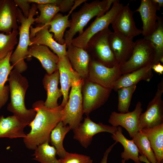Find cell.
I'll list each match as a JSON object with an SVG mask.
<instances>
[{
  "instance_id": "6da1fadb",
  "label": "cell",
  "mask_w": 163,
  "mask_h": 163,
  "mask_svg": "<svg viewBox=\"0 0 163 163\" xmlns=\"http://www.w3.org/2000/svg\"><path fill=\"white\" fill-rule=\"evenodd\" d=\"M32 107L36 114L28 125L31 130L23 138V141L27 149L34 150L40 145L50 142L51 132L62 120L64 107L60 105L54 108H47L43 101L39 100L33 104Z\"/></svg>"
},
{
  "instance_id": "7a4b0ae2",
  "label": "cell",
  "mask_w": 163,
  "mask_h": 163,
  "mask_svg": "<svg viewBox=\"0 0 163 163\" xmlns=\"http://www.w3.org/2000/svg\"><path fill=\"white\" fill-rule=\"evenodd\" d=\"M8 80L9 83L10 102L8 104L7 110L28 125L34 118L36 112L33 108L27 109L25 104V96L29 86L28 80L14 69L10 72Z\"/></svg>"
},
{
  "instance_id": "3957f363",
  "label": "cell",
  "mask_w": 163,
  "mask_h": 163,
  "mask_svg": "<svg viewBox=\"0 0 163 163\" xmlns=\"http://www.w3.org/2000/svg\"><path fill=\"white\" fill-rule=\"evenodd\" d=\"M117 0H95L85 2L77 11L72 13L70 20L71 26L64 34L67 47L71 44L74 36L78 33L79 35L84 31L83 29L88 22L95 17H99L105 14Z\"/></svg>"
},
{
  "instance_id": "277c9868",
  "label": "cell",
  "mask_w": 163,
  "mask_h": 163,
  "mask_svg": "<svg viewBox=\"0 0 163 163\" xmlns=\"http://www.w3.org/2000/svg\"><path fill=\"white\" fill-rule=\"evenodd\" d=\"M32 4L29 15L27 18L24 17L21 10L18 8V21L21 23L18 28L19 39L15 50L10 56V61L14 69L21 73L26 71L27 68L24 59L28 57V48L31 43L30 29L35 22L34 16L38 13L37 4Z\"/></svg>"
},
{
  "instance_id": "5b68a950",
  "label": "cell",
  "mask_w": 163,
  "mask_h": 163,
  "mask_svg": "<svg viewBox=\"0 0 163 163\" xmlns=\"http://www.w3.org/2000/svg\"><path fill=\"white\" fill-rule=\"evenodd\" d=\"M154 56V48L151 42L144 38L137 40L135 42L129 58L120 65L122 75L150 65H153Z\"/></svg>"
},
{
  "instance_id": "8992f818",
  "label": "cell",
  "mask_w": 163,
  "mask_h": 163,
  "mask_svg": "<svg viewBox=\"0 0 163 163\" xmlns=\"http://www.w3.org/2000/svg\"><path fill=\"white\" fill-rule=\"evenodd\" d=\"M84 81L82 79L72 86L68 101L63 110L62 121L65 125H68L71 130L77 127L83 119L82 88Z\"/></svg>"
},
{
  "instance_id": "52a82bcc",
  "label": "cell",
  "mask_w": 163,
  "mask_h": 163,
  "mask_svg": "<svg viewBox=\"0 0 163 163\" xmlns=\"http://www.w3.org/2000/svg\"><path fill=\"white\" fill-rule=\"evenodd\" d=\"M123 6L119 0H117L105 14L96 17L82 34L74 38L71 44L86 50L88 43L91 38L99 32L108 28L109 25Z\"/></svg>"
},
{
  "instance_id": "ba28073f",
  "label": "cell",
  "mask_w": 163,
  "mask_h": 163,
  "mask_svg": "<svg viewBox=\"0 0 163 163\" xmlns=\"http://www.w3.org/2000/svg\"><path fill=\"white\" fill-rule=\"evenodd\" d=\"M112 90L86 79L82 88L84 113L88 116L103 105L108 99Z\"/></svg>"
},
{
  "instance_id": "9c48e42d",
  "label": "cell",
  "mask_w": 163,
  "mask_h": 163,
  "mask_svg": "<svg viewBox=\"0 0 163 163\" xmlns=\"http://www.w3.org/2000/svg\"><path fill=\"white\" fill-rule=\"evenodd\" d=\"M111 32L108 28L96 34L90 40L86 49H89L93 52L97 59L95 60L109 67L119 65L109 44V37Z\"/></svg>"
},
{
  "instance_id": "30bf717a",
  "label": "cell",
  "mask_w": 163,
  "mask_h": 163,
  "mask_svg": "<svg viewBox=\"0 0 163 163\" xmlns=\"http://www.w3.org/2000/svg\"><path fill=\"white\" fill-rule=\"evenodd\" d=\"M163 79L158 84L153 98L149 102L145 112L139 117V129L152 128L163 124Z\"/></svg>"
},
{
  "instance_id": "8fae6325",
  "label": "cell",
  "mask_w": 163,
  "mask_h": 163,
  "mask_svg": "<svg viewBox=\"0 0 163 163\" xmlns=\"http://www.w3.org/2000/svg\"><path fill=\"white\" fill-rule=\"evenodd\" d=\"M120 65L107 67L95 60L90 61L88 80L112 90L115 81L122 75Z\"/></svg>"
},
{
  "instance_id": "7c38bea8",
  "label": "cell",
  "mask_w": 163,
  "mask_h": 163,
  "mask_svg": "<svg viewBox=\"0 0 163 163\" xmlns=\"http://www.w3.org/2000/svg\"><path fill=\"white\" fill-rule=\"evenodd\" d=\"M73 138L78 140L84 148H87L90 144L93 136L95 134L103 132L115 133L117 127L103 124L101 123H96L91 120L87 116L82 123L73 130Z\"/></svg>"
},
{
  "instance_id": "4fadbf2b",
  "label": "cell",
  "mask_w": 163,
  "mask_h": 163,
  "mask_svg": "<svg viewBox=\"0 0 163 163\" xmlns=\"http://www.w3.org/2000/svg\"><path fill=\"white\" fill-rule=\"evenodd\" d=\"M49 25L40 24L36 27L31 26L30 29V38L31 43L33 44L46 46L51 50L59 58L66 56V44L61 45L53 38V34L49 32Z\"/></svg>"
},
{
  "instance_id": "5bb4252c",
  "label": "cell",
  "mask_w": 163,
  "mask_h": 163,
  "mask_svg": "<svg viewBox=\"0 0 163 163\" xmlns=\"http://www.w3.org/2000/svg\"><path fill=\"white\" fill-rule=\"evenodd\" d=\"M133 12L129 4L123 6L111 23L114 32L133 39L142 34V30L136 27L133 18Z\"/></svg>"
},
{
  "instance_id": "9a60e30c",
  "label": "cell",
  "mask_w": 163,
  "mask_h": 163,
  "mask_svg": "<svg viewBox=\"0 0 163 163\" xmlns=\"http://www.w3.org/2000/svg\"><path fill=\"white\" fill-rule=\"evenodd\" d=\"M141 102L138 101L131 112L118 113L113 111L110 115L108 122L113 126H120L125 128L132 138L139 131V117L143 110Z\"/></svg>"
},
{
  "instance_id": "2e32d148",
  "label": "cell",
  "mask_w": 163,
  "mask_h": 163,
  "mask_svg": "<svg viewBox=\"0 0 163 163\" xmlns=\"http://www.w3.org/2000/svg\"><path fill=\"white\" fill-rule=\"evenodd\" d=\"M57 67L59 74L61 89L63 96L60 105L64 107L68 99L70 88L82 78L73 69L67 56L59 58Z\"/></svg>"
},
{
  "instance_id": "e0dca14e",
  "label": "cell",
  "mask_w": 163,
  "mask_h": 163,
  "mask_svg": "<svg viewBox=\"0 0 163 163\" xmlns=\"http://www.w3.org/2000/svg\"><path fill=\"white\" fill-rule=\"evenodd\" d=\"M158 9L151 0H142L139 7L134 12L139 13L142 23V34L144 37L151 35L158 25L159 17L156 14Z\"/></svg>"
},
{
  "instance_id": "ac0fdd59",
  "label": "cell",
  "mask_w": 163,
  "mask_h": 163,
  "mask_svg": "<svg viewBox=\"0 0 163 163\" xmlns=\"http://www.w3.org/2000/svg\"><path fill=\"white\" fill-rule=\"evenodd\" d=\"M133 39L112 31L109 37L110 48L117 63L121 65L130 56L135 44Z\"/></svg>"
},
{
  "instance_id": "d6986e66",
  "label": "cell",
  "mask_w": 163,
  "mask_h": 163,
  "mask_svg": "<svg viewBox=\"0 0 163 163\" xmlns=\"http://www.w3.org/2000/svg\"><path fill=\"white\" fill-rule=\"evenodd\" d=\"M18 10L13 0H0V31L6 34L18 30Z\"/></svg>"
},
{
  "instance_id": "ffe728a7",
  "label": "cell",
  "mask_w": 163,
  "mask_h": 163,
  "mask_svg": "<svg viewBox=\"0 0 163 163\" xmlns=\"http://www.w3.org/2000/svg\"><path fill=\"white\" fill-rule=\"evenodd\" d=\"M28 57L33 56L41 62L47 74H51L58 69L59 58L47 46L41 45L33 44L28 48Z\"/></svg>"
},
{
  "instance_id": "44dd1931",
  "label": "cell",
  "mask_w": 163,
  "mask_h": 163,
  "mask_svg": "<svg viewBox=\"0 0 163 163\" xmlns=\"http://www.w3.org/2000/svg\"><path fill=\"white\" fill-rule=\"evenodd\" d=\"M67 48L66 56L72 68L82 78L87 79L90 61L88 52L82 48L72 44L67 47Z\"/></svg>"
},
{
  "instance_id": "7402d4cb",
  "label": "cell",
  "mask_w": 163,
  "mask_h": 163,
  "mask_svg": "<svg viewBox=\"0 0 163 163\" xmlns=\"http://www.w3.org/2000/svg\"><path fill=\"white\" fill-rule=\"evenodd\" d=\"M27 125L13 115L5 117L3 115L1 116L0 138H24L26 136L24 129Z\"/></svg>"
},
{
  "instance_id": "603a6c76",
  "label": "cell",
  "mask_w": 163,
  "mask_h": 163,
  "mask_svg": "<svg viewBox=\"0 0 163 163\" xmlns=\"http://www.w3.org/2000/svg\"><path fill=\"white\" fill-rule=\"evenodd\" d=\"M59 74L58 69L51 74H46L43 79V84L47 92V98L44 105L47 107L53 108L59 106L58 99L62 93L58 87Z\"/></svg>"
},
{
  "instance_id": "cb8c5ba5",
  "label": "cell",
  "mask_w": 163,
  "mask_h": 163,
  "mask_svg": "<svg viewBox=\"0 0 163 163\" xmlns=\"http://www.w3.org/2000/svg\"><path fill=\"white\" fill-rule=\"evenodd\" d=\"M150 65L129 73L122 75L115 82L112 89L115 91L123 88L136 85L142 80L149 82L153 76L152 67Z\"/></svg>"
},
{
  "instance_id": "d4e9b609",
  "label": "cell",
  "mask_w": 163,
  "mask_h": 163,
  "mask_svg": "<svg viewBox=\"0 0 163 163\" xmlns=\"http://www.w3.org/2000/svg\"><path fill=\"white\" fill-rule=\"evenodd\" d=\"M147 136L153 152L157 161L163 163V124L141 130Z\"/></svg>"
},
{
  "instance_id": "484cf974",
  "label": "cell",
  "mask_w": 163,
  "mask_h": 163,
  "mask_svg": "<svg viewBox=\"0 0 163 163\" xmlns=\"http://www.w3.org/2000/svg\"><path fill=\"white\" fill-rule=\"evenodd\" d=\"M111 137L115 141L120 143L124 148V151L121 154L123 159L127 161L130 159L135 163H141L139 158V150L136 145L132 140L127 139L123 134L122 127L118 126L115 133Z\"/></svg>"
},
{
  "instance_id": "4316f807",
  "label": "cell",
  "mask_w": 163,
  "mask_h": 163,
  "mask_svg": "<svg viewBox=\"0 0 163 163\" xmlns=\"http://www.w3.org/2000/svg\"><path fill=\"white\" fill-rule=\"evenodd\" d=\"M12 52H10L5 58L0 60V110L7 102L10 93L9 85L5 84L14 68L10 61Z\"/></svg>"
},
{
  "instance_id": "83f0119b",
  "label": "cell",
  "mask_w": 163,
  "mask_h": 163,
  "mask_svg": "<svg viewBox=\"0 0 163 163\" xmlns=\"http://www.w3.org/2000/svg\"><path fill=\"white\" fill-rule=\"evenodd\" d=\"M72 11L70 10L67 15H64L57 13L48 24L50 26L49 32L53 34V38L60 44L65 43L64 38L65 32L67 28L70 27V21L69 18Z\"/></svg>"
},
{
  "instance_id": "f1b7e54d",
  "label": "cell",
  "mask_w": 163,
  "mask_h": 163,
  "mask_svg": "<svg viewBox=\"0 0 163 163\" xmlns=\"http://www.w3.org/2000/svg\"><path fill=\"white\" fill-rule=\"evenodd\" d=\"M70 130L68 125H65L61 121L50 133V142L56 149V155L60 158H63L65 155L66 151L63 146V141L66 135Z\"/></svg>"
},
{
  "instance_id": "f546056e",
  "label": "cell",
  "mask_w": 163,
  "mask_h": 163,
  "mask_svg": "<svg viewBox=\"0 0 163 163\" xmlns=\"http://www.w3.org/2000/svg\"><path fill=\"white\" fill-rule=\"evenodd\" d=\"M144 38L149 40L154 50L155 56L153 65L159 62L160 59L163 57V20L159 17L158 26L150 36Z\"/></svg>"
},
{
  "instance_id": "4dcf8cb0",
  "label": "cell",
  "mask_w": 163,
  "mask_h": 163,
  "mask_svg": "<svg viewBox=\"0 0 163 163\" xmlns=\"http://www.w3.org/2000/svg\"><path fill=\"white\" fill-rule=\"evenodd\" d=\"M46 142L38 146L34 150L33 159L40 163H61L60 159L56 157V151L53 146H50Z\"/></svg>"
},
{
  "instance_id": "1f68e13d",
  "label": "cell",
  "mask_w": 163,
  "mask_h": 163,
  "mask_svg": "<svg viewBox=\"0 0 163 163\" xmlns=\"http://www.w3.org/2000/svg\"><path fill=\"white\" fill-rule=\"evenodd\" d=\"M132 138L138 149L139 153L145 156L150 163H156L155 156L146 135L140 130Z\"/></svg>"
},
{
  "instance_id": "d6a6232c",
  "label": "cell",
  "mask_w": 163,
  "mask_h": 163,
  "mask_svg": "<svg viewBox=\"0 0 163 163\" xmlns=\"http://www.w3.org/2000/svg\"><path fill=\"white\" fill-rule=\"evenodd\" d=\"M18 30H13L10 33H0V60L5 58L10 52H13L18 44Z\"/></svg>"
},
{
  "instance_id": "836d02e7",
  "label": "cell",
  "mask_w": 163,
  "mask_h": 163,
  "mask_svg": "<svg viewBox=\"0 0 163 163\" xmlns=\"http://www.w3.org/2000/svg\"><path fill=\"white\" fill-rule=\"evenodd\" d=\"M37 7L40 14L35 18V22L41 25H48L55 16L60 11L59 7L53 4L37 5Z\"/></svg>"
},
{
  "instance_id": "e575fe53",
  "label": "cell",
  "mask_w": 163,
  "mask_h": 163,
  "mask_svg": "<svg viewBox=\"0 0 163 163\" xmlns=\"http://www.w3.org/2000/svg\"><path fill=\"white\" fill-rule=\"evenodd\" d=\"M136 87V85H133L121 88L117 91L118 96L117 109L120 113H126L129 111L132 95Z\"/></svg>"
},
{
  "instance_id": "d590c367",
  "label": "cell",
  "mask_w": 163,
  "mask_h": 163,
  "mask_svg": "<svg viewBox=\"0 0 163 163\" xmlns=\"http://www.w3.org/2000/svg\"><path fill=\"white\" fill-rule=\"evenodd\" d=\"M31 3L37 5L53 4L59 7L60 11L66 12L69 11L73 6L74 0H27Z\"/></svg>"
},
{
  "instance_id": "8d00e7d4",
  "label": "cell",
  "mask_w": 163,
  "mask_h": 163,
  "mask_svg": "<svg viewBox=\"0 0 163 163\" xmlns=\"http://www.w3.org/2000/svg\"><path fill=\"white\" fill-rule=\"evenodd\" d=\"M61 163H92L90 157L86 155L66 152L63 159H59Z\"/></svg>"
},
{
  "instance_id": "74e56055",
  "label": "cell",
  "mask_w": 163,
  "mask_h": 163,
  "mask_svg": "<svg viewBox=\"0 0 163 163\" xmlns=\"http://www.w3.org/2000/svg\"><path fill=\"white\" fill-rule=\"evenodd\" d=\"M14 2L22 11L24 17L27 18L29 15L31 3L27 0H14Z\"/></svg>"
},
{
  "instance_id": "f35d334b",
  "label": "cell",
  "mask_w": 163,
  "mask_h": 163,
  "mask_svg": "<svg viewBox=\"0 0 163 163\" xmlns=\"http://www.w3.org/2000/svg\"><path fill=\"white\" fill-rule=\"evenodd\" d=\"M117 143L116 141L107 148L104 154L103 157L100 163H107L108 156L114 146Z\"/></svg>"
},
{
  "instance_id": "ab89813d",
  "label": "cell",
  "mask_w": 163,
  "mask_h": 163,
  "mask_svg": "<svg viewBox=\"0 0 163 163\" xmlns=\"http://www.w3.org/2000/svg\"><path fill=\"white\" fill-rule=\"evenodd\" d=\"M152 69L160 74H163V65L159 62L153 65L152 67Z\"/></svg>"
},
{
  "instance_id": "60d3db41",
  "label": "cell",
  "mask_w": 163,
  "mask_h": 163,
  "mask_svg": "<svg viewBox=\"0 0 163 163\" xmlns=\"http://www.w3.org/2000/svg\"><path fill=\"white\" fill-rule=\"evenodd\" d=\"M152 3L157 7L158 11L160 10L161 7H163V0H151Z\"/></svg>"
},
{
  "instance_id": "b9f144b4",
  "label": "cell",
  "mask_w": 163,
  "mask_h": 163,
  "mask_svg": "<svg viewBox=\"0 0 163 163\" xmlns=\"http://www.w3.org/2000/svg\"><path fill=\"white\" fill-rule=\"evenodd\" d=\"M139 160L140 162L143 161L146 163H150L147 159L146 157L143 155L139 156ZM156 163H158L157 162Z\"/></svg>"
},
{
  "instance_id": "7bdbcfd3",
  "label": "cell",
  "mask_w": 163,
  "mask_h": 163,
  "mask_svg": "<svg viewBox=\"0 0 163 163\" xmlns=\"http://www.w3.org/2000/svg\"><path fill=\"white\" fill-rule=\"evenodd\" d=\"M125 161H125V160H123V159L122 160V163H125Z\"/></svg>"
}]
</instances>
